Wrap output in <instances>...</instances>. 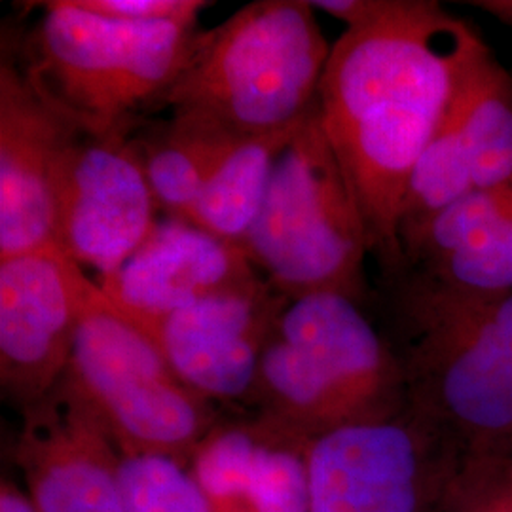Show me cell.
<instances>
[{
  "instance_id": "1",
  "label": "cell",
  "mask_w": 512,
  "mask_h": 512,
  "mask_svg": "<svg viewBox=\"0 0 512 512\" xmlns=\"http://www.w3.org/2000/svg\"><path fill=\"white\" fill-rule=\"evenodd\" d=\"M490 46L433 0H399L385 18L332 44L317 107L384 275L403 264L399 224L406 186Z\"/></svg>"
},
{
  "instance_id": "4",
  "label": "cell",
  "mask_w": 512,
  "mask_h": 512,
  "mask_svg": "<svg viewBox=\"0 0 512 512\" xmlns=\"http://www.w3.org/2000/svg\"><path fill=\"white\" fill-rule=\"evenodd\" d=\"M306 0H256L198 33L158 107L234 137L291 128L317 105L330 46Z\"/></svg>"
},
{
  "instance_id": "17",
  "label": "cell",
  "mask_w": 512,
  "mask_h": 512,
  "mask_svg": "<svg viewBox=\"0 0 512 512\" xmlns=\"http://www.w3.org/2000/svg\"><path fill=\"white\" fill-rule=\"evenodd\" d=\"M476 190L512 181V74L490 50L452 103Z\"/></svg>"
},
{
  "instance_id": "11",
  "label": "cell",
  "mask_w": 512,
  "mask_h": 512,
  "mask_svg": "<svg viewBox=\"0 0 512 512\" xmlns=\"http://www.w3.org/2000/svg\"><path fill=\"white\" fill-rule=\"evenodd\" d=\"M287 302L258 275L183 310L156 317L122 315L147 334L173 372L203 399L247 404L260 355Z\"/></svg>"
},
{
  "instance_id": "25",
  "label": "cell",
  "mask_w": 512,
  "mask_h": 512,
  "mask_svg": "<svg viewBox=\"0 0 512 512\" xmlns=\"http://www.w3.org/2000/svg\"><path fill=\"white\" fill-rule=\"evenodd\" d=\"M0 512H40L33 497L25 490V486H19L14 478L2 476L0 482Z\"/></svg>"
},
{
  "instance_id": "22",
  "label": "cell",
  "mask_w": 512,
  "mask_h": 512,
  "mask_svg": "<svg viewBox=\"0 0 512 512\" xmlns=\"http://www.w3.org/2000/svg\"><path fill=\"white\" fill-rule=\"evenodd\" d=\"M440 512H512V459H459Z\"/></svg>"
},
{
  "instance_id": "26",
  "label": "cell",
  "mask_w": 512,
  "mask_h": 512,
  "mask_svg": "<svg viewBox=\"0 0 512 512\" xmlns=\"http://www.w3.org/2000/svg\"><path fill=\"white\" fill-rule=\"evenodd\" d=\"M467 4L486 12L492 18L499 19L503 25L512 29V0H471Z\"/></svg>"
},
{
  "instance_id": "16",
  "label": "cell",
  "mask_w": 512,
  "mask_h": 512,
  "mask_svg": "<svg viewBox=\"0 0 512 512\" xmlns=\"http://www.w3.org/2000/svg\"><path fill=\"white\" fill-rule=\"evenodd\" d=\"M304 120L291 128L238 139L183 220L215 238L243 247L266 200L275 165Z\"/></svg>"
},
{
  "instance_id": "19",
  "label": "cell",
  "mask_w": 512,
  "mask_h": 512,
  "mask_svg": "<svg viewBox=\"0 0 512 512\" xmlns=\"http://www.w3.org/2000/svg\"><path fill=\"white\" fill-rule=\"evenodd\" d=\"M475 190L450 107L410 175L401 211L399 241Z\"/></svg>"
},
{
  "instance_id": "8",
  "label": "cell",
  "mask_w": 512,
  "mask_h": 512,
  "mask_svg": "<svg viewBox=\"0 0 512 512\" xmlns=\"http://www.w3.org/2000/svg\"><path fill=\"white\" fill-rule=\"evenodd\" d=\"M459 459L410 410L308 444L310 512H440Z\"/></svg>"
},
{
  "instance_id": "9",
  "label": "cell",
  "mask_w": 512,
  "mask_h": 512,
  "mask_svg": "<svg viewBox=\"0 0 512 512\" xmlns=\"http://www.w3.org/2000/svg\"><path fill=\"white\" fill-rule=\"evenodd\" d=\"M158 219L137 137L74 129L57 179V247L99 281L141 247Z\"/></svg>"
},
{
  "instance_id": "24",
  "label": "cell",
  "mask_w": 512,
  "mask_h": 512,
  "mask_svg": "<svg viewBox=\"0 0 512 512\" xmlns=\"http://www.w3.org/2000/svg\"><path fill=\"white\" fill-rule=\"evenodd\" d=\"M311 6L344 21L348 29H355L389 16L399 6V0H317Z\"/></svg>"
},
{
  "instance_id": "27",
  "label": "cell",
  "mask_w": 512,
  "mask_h": 512,
  "mask_svg": "<svg viewBox=\"0 0 512 512\" xmlns=\"http://www.w3.org/2000/svg\"><path fill=\"white\" fill-rule=\"evenodd\" d=\"M512 459V458H511Z\"/></svg>"
},
{
  "instance_id": "3",
  "label": "cell",
  "mask_w": 512,
  "mask_h": 512,
  "mask_svg": "<svg viewBox=\"0 0 512 512\" xmlns=\"http://www.w3.org/2000/svg\"><path fill=\"white\" fill-rule=\"evenodd\" d=\"M247 404L300 437L393 420L408 410L403 368L359 300L289 298L260 355Z\"/></svg>"
},
{
  "instance_id": "14",
  "label": "cell",
  "mask_w": 512,
  "mask_h": 512,
  "mask_svg": "<svg viewBox=\"0 0 512 512\" xmlns=\"http://www.w3.org/2000/svg\"><path fill=\"white\" fill-rule=\"evenodd\" d=\"M258 275L243 247L215 238L188 220L162 217L114 274L95 281L120 313L156 317Z\"/></svg>"
},
{
  "instance_id": "23",
  "label": "cell",
  "mask_w": 512,
  "mask_h": 512,
  "mask_svg": "<svg viewBox=\"0 0 512 512\" xmlns=\"http://www.w3.org/2000/svg\"><path fill=\"white\" fill-rule=\"evenodd\" d=\"M71 4L93 16L122 23L198 21L213 2L203 0H71Z\"/></svg>"
},
{
  "instance_id": "5",
  "label": "cell",
  "mask_w": 512,
  "mask_h": 512,
  "mask_svg": "<svg viewBox=\"0 0 512 512\" xmlns=\"http://www.w3.org/2000/svg\"><path fill=\"white\" fill-rule=\"evenodd\" d=\"M29 38L25 71L73 126L129 135L156 109L200 33L198 21L122 23L50 0Z\"/></svg>"
},
{
  "instance_id": "6",
  "label": "cell",
  "mask_w": 512,
  "mask_h": 512,
  "mask_svg": "<svg viewBox=\"0 0 512 512\" xmlns=\"http://www.w3.org/2000/svg\"><path fill=\"white\" fill-rule=\"evenodd\" d=\"M243 251L287 298L342 293L363 304L370 236L317 105L275 165Z\"/></svg>"
},
{
  "instance_id": "12",
  "label": "cell",
  "mask_w": 512,
  "mask_h": 512,
  "mask_svg": "<svg viewBox=\"0 0 512 512\" xmlns=\"http://www.w3.org/2000/svg\"><path fill=\"white\" fill-rule=\"evenodd\" d=\"M21 416L16 463L38 511L126 512L124 454L67 374Z\"/></svg>"
},
{
  "instance_id": "20",
  "label": "cell",
  "mask_w": 512,
  "mask_h": 512,
  "mask_svg": "<svg viewBox=\"0 0 512 512\" xmlns=\"http://www.w3.org/2000/svg\"><path fill=\"white\" fill-rule=\"evenodd\" d=\"M399 272L459 293H511L512 203L456 253L431 266Z\"/></svg>"
},
{
  "instance_id": "15",
  "label": "cell",
  "mask_w": 512,
  "mask_h": 512,
  "mask_svg": "<svg viewBox=\"0 0 512 512\" xmlns=\"http://www.w3.org/2000/svg\"><path fill=\"white\" fill-rule=\"evenodd\" d=\"M310 440L260 416L220 421L188 469L213 512H310Z\"/></svg>"
},
{
  "instance_id": "2",
  "label": "cell",
  "mask_w": 512,
  "mask_h": 512,
  "mask_svg": "<svg viewBox=\"0 0 512 512\" xmlns=\"http://www.w3.org/2000/svg\"><path fill=\"white\" fill-rule=\"evenodd\" d=\"M385 338L408 410L458 459L512 458V291L459 293L384 275Z\"/></svg>"
},
{
  "instance_id": "10",
  "label": "cell",
  "mask_w": 512,
  "mask_h": 512,
  "mask_svg": "<svg viewBox=\"0 0 512 512\" xmlns=\"http://www.w3.org/2000/svg\"><path fill=\"white\" fill-rule=\"evenodd\" d=\"M95 279L61 249L0 260V387L19 410L65 376Z\"/></svg>"
},
{
  "instance_id": "21",
  "label": "cell",
  "mask_w": 512,
  "mask_h": 512,
  "mask_svg": "<svg viewBox=\"0 0 512 512\" xmlns=\"http://www.w3.org/2000/svg\"><path fill=\"white\" fill-rule=\"evenodd\" d=\"M126 512H213L188 463L165 456H124Z\"/></svg>"
},
{
  "instance_id": "18",
  "label": "cell",
  "mask_w": 512,
  "mask_h": 512,
  "mask_svg": "<svg viewBox=\"0 0 512 512\" xmlns=\"http://www.w3.org/2000/svg\"><path fill=\"white\" fill-rule=\"evenodd\" d=\"M238 139L241 137L183 116H171L147 139L137 137L160 213L184 219Z\"/></svg>"
},
{
  "instance_id": "7",
  "label": "cell",
  "mask_w": 512,
  "mask_h": 512,
  "mask_svg": "<svg viewBox=\"0 0 512 512\" xmlns=\"http://www.w3.org/2000/svg\"><path fill=\"white\" fill-rule=\"evenodd\" d=\"M65 374L124 456L188 463L220 423L217 404L184 384L147 334L110 304L97 281Z\"/></svg>"
},
{
  "instance_id": "13",
  "label": "cell",
  "mask_w": 512,
  "mask_h": 512,
  "mask_svg": "<svg viewBox=\"0 0 512 512\" xmlns=\"http://www.w3.org/2000/svg\"><path fill=\"white\" fill-rule=\"evenodd\" d=\"M73 126L12 50L0 63V260L57 247L55 196Z\"/></svg>"
}]
</instances>
